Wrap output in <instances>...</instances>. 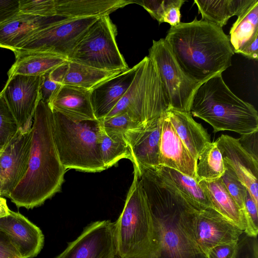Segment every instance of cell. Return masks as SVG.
Here are the masks:
<instances>
[{"instance_id":"obj_1","label":"cell","mask_w":258,"mask_h":258,"mask_svg":"<svg viewBox=\"0 0 258 258\" xmlns=\"http://www.w3.org/2000/svg\"><path fill=\"white\" fill-rule=\"evenodd\" d=\"M160 243L159 258H207L194 233L196 212L175 187L153 169L138 170Z\"/></svg>"},{"instance_id":"obj_2","label":"cell","mask_w":258,"mask_h":258,"mask_svg":"<svg viewBox=\"0 0 258 258\" xmlns=\"http://www.w3.org/2000/svg\"><path fill=\"white\" fill-rule=\"evenodd\" d=\"M32 143L27 172L9 198L18 208L42 205L60 191L67 170L57 153L53 132V112L40 100L33 118Z\"/></svg>"},{"instance_id":"obj_3","label":"cell","mask_w":258,"mask_h":258,"mask_svg":"<svg viewBox=\"0 0 258 258\" xmlns=\"http://www.w3.org/2000/svg\"><path fill=\"white\" fill-rule=\"evenodd\" d=\"M182 71L202 84L231 65L234 53L222 28L197 17L171 27L164 38Z\"/></svg>"},{"instance_id":"obj_4","label":"cell","mask_w":258,"mask_h":258,"mask_svg":"<svg viewBox=\"0 0 258 258\" xmlns=\"http://www.w3.org/2000/svg\"><path fill=\"white\" fill-rule=\"evenodd\" d=\"M190 112L209 124L216 133L229 131L241 136L258 131V113L254 107L233 93L222 73L202 83L196 91Z\"/></svg>"},{"instance_id":"obj_5","label":"cell","mask_w":258,"mask_h":258,"mask_svg":"<svg viewBox=\"0 0 258 258\" xmlns=\"http://www.w3.org/2000/svg\"><path fill=\"white\" fill-rule=\"evenodd\" d=\"M122 212L114 223L117 256L159 258L160 243L137 168Z\"/></svg>"},{"instance_id":"obj_6","label":"cell","mask_w":258,"mask_h":258,"mask_svg":"<svg viewBox=\"0 0 258 258\" xmlns=\"http://www.w3.org/2000/svg\"><path fill=\"white\" fill-rule=\"evenodd\" d=\"M52 112L54 140L64 168L86 172L106 169L100 151L101 121L75 120Z\"/></svg>"},{"instance_id":"obj_7","label":"cell","mask_w":258,"mask_h":258,"mask_svg":"<svg viewBox=\"0 0 258 258\" xmlns=\"http://www.w3.org/2000/svg\"><path fill=\"white\" fill-rule=\"evenodd\" d=\"M138 63V68L127 90L105 118L126 112L143 124L160 117L170 108L155 62L147 56Z\"/></svg>"},{"instance_id":"obj_8","label":"cell","mask_w":258,"mask_h":258,"mask_svg":"<svg viewBox=\"0 0 258 258\" xmlns=\"http://www.w3.org/2000/svg\"><path fill=\"white\" fill-rule=\"evenodd\" d=\"M117 31L109 15L98 19L90 27L68 60L108 71L128 69L116 42Z\"/></svg>"},{"instance_id":"obj_9","label":"cell","mask_w":258,"mask_h":258,"mask_svg":"<svg viewBox=\"0 0 258 258\" xmlns=\"http://www.w3.org/2000/svg\"><path fill=\"white\" fill-rule=\"evenodd\" d=\"M148 56L156 64L170 108L190 112L194 95L201 84L182 71L165 39L153 40Z\"/></svg>"},{"instance_id":"obj_10","label":"cell","mask_w":258,"mask_h":258,"mask_svg":"<svg viewBox=\"0 0 258 258\" xmlns=\"http://www.w3.org/2000/svg\"><path fill=\"white\" fill-rule=\"evenodd\" d=\"M98 18L70 19L57 23L37 33L15 51L45 52L68 60L78 42Z\"/></svg>"},{"instance_id":"obj_11","label":"cell","mask_w":258,"mask_h":258,"mask_svg":"<svg viewBox=\"0 0 258 258\" xmlns=\"http://www.w3.org/2000/svg\"><path fill=\"white\" fill-rule=\"evenodd\" d=\"M116 256L114 223L102 220L86 226L80 235L55 258H115Z\"/></svg>"},{"instance_id":"obj_12","label":"cell","mask_w":258,"mask_h":258,"mask_svg":"<svg viewBox=\"0 0 258 258\" xmlns=\"http://www.w3.org/2000/svg\"><path fill=\"white\" fill-rule=\"evenodd\" d=\"M41 77L15 75L8 79L2 90L4 99L22 131L31 128L35 109L41 100Z\"/></svg>"},{"instance_id":"obj_13","label":"cell","mask_w":258,"mask_h":258,"mask_svg":"<svg viewBox=\"0 0 258 258\" xmlns=\"http://www.w3.org/2000/svg\"><path fill=\"white\" fill-rule=\"evenodd\" d=\"M32 143V129L19 130L0 151V192L10 194L25 175Z\"/></svg>"},{"instance_id":"obj_14","label":"cell","mask_w":258,"mask_h":258,"mask_svg":"<svg viewBox=\"0 0 258 258\" xmlns=\"http://www.w3.org/2000/svg\"><path fill=\"white\" fill-rule=\"evenodd\" d=\"M192 224L198 247L206 256L216 246L237 242L244 232L210 207L196 212Z\"/></svg>"},{"instance_id":"obj_15","label":"cell","mask_w":258,"mask_h":258,"mask_svg":"<svg viewBox=\"0 0 258 258\" xmlns=\"http://www.w3.org/2000/svg\"><path fill=\"white\" fill-rule=\"evenodd\" d=\"M161 129V116L125 134L133 159L132 163L138 169H154L159 166Z\"/></svg>"},{"instance_id":"obj_16","label":"cell","mask_w":258,"mask_h":258,"mask_svg":"<svg viewBox=\"0 0 258 258\" xmlns=\"http://www.w3.org/2000/svg\"><path fill=\"white\" fill-rule=\"evenodd\" d=\"M215 142L224 163L232 169L258 205V160L242 147L237 139L222 135Z\"/></svg>"},{"instance_id":"obj_17","label":"cell","mask_w":258,"mask_h":258,"mask_svg":"<svg viewBox=\"0 0 258 258\" xmlns=\"http://www.w3.org/2000/svg\"><path fill=\"white\" fill-rule=\"evenodd\" d=\"M0 231L9 237L22 258L36 256L44 245L40 229L19 212L10 210L1 218Z\"/></svg>"},{"instance_id":"obj_18","label":"cell","mask_w":258,"mask_h":258,"mask_svg":"<svg viewBox=\"0 0 258 258\" xmlns=\"http://www.w3.org/2000/svg\"><path fill=\"white\" fill-rule=\"evenodd\" d=\"M64 17H40L19 12L0 24V47L15 51L37 33L70 19Z\"/></svg>"},{"instance_id":"obj_19","label":"cell","mask_w":258,"mask_h":258,"mask_svg":"<svg viewBox=\"0 0 258 258\" xmlns=\"http://www.w3.org/2000/svg\"><path fill=\"white\" fill-rule=\"evenodd\" d=\"M159 166L175 169L196 179L197 162L178 136L166 111L161 115Z\"/></svg>"},{"instance_id":"obj_20","label":"cell","mask_w":258,"mask_h":258,"mask_svg":"<svg viewBox=\"0 0 258 258\" xmlns=\"http://www.w3.org/2000/svg\"><path fill=\"white\" fill-rule=\"evenodd\" d=\"M138 67L137 63L90 90L91 105L97 120L104 118L120 100L131 85Z\"/></svg>"},{"instance_id":"obj_21","label":"cell","mask_w":258,"mask_h":258,"mask_svg":"<svg viewBox=\"0 0 258 258\" xmlns=\"http://www.w3.org/2000/svg\"><path fill=\"white\" fill-rule=\"evenodd\" d=\"M53 111L75 120L97 119L91 105L90 91L62 85L48 103Z\"/></svg>"},{"instance_id":"obj_22","label":"cell","mask_w":258,"mask_h":258,"mask_svg":"<svg viewBox=\"0 0 258 258\" xmlns=\"http://www.w3.org/2000/svg\"><path fill=\"white\" fill-rule=\"evenodd\" d=\"M166 113L178 136L197 163L205 147L211 142L209 134L194 119L190 112L170 108Z\"/></svg>"},{"instance_id":"obj_23","label":"cell","mask_w":258,"mask_h":258,"mask_svg":"<svg viewBox=\"0 0 258 258\" xmlns=\"http://www.w3.org/2000/svg\"><path fill=\"white\" fill-rule=\"evenodd\" d=\"M56 16L71 19L100 17L126 5L132 0H54Z\"/></svg>"},{"instance_id":"obj_24","label":"cell","mask_w":258,"mask_h":258,"mask_svg":"<svg viewBox=\"0 0 258 258\" xmlns=\"http://www.w3.org/2000/svg\"><path fill=\"white\" fill-rule=\"evenodd\" d=\"M13 52L15 61L8 72V79L18 75L41 76L68 61L45 52L16 50Z\"/></svg>"},{"instance_id":"obj_25","label":"cell","mask_w":258,"mask_h":258,"mask_svg":"<svg viewBox=\"0 0 258 258\" xmlns=\"http://www.w3.org/2000/svg\"><path fill=\"white\" fill-rule=\"evenodd\" d=\"M229 39L234 53L238 54L258 43V0H252L238 16L230 29Z\"/></svg>"},{"instance_id":"obj_26","label":"cell","mask_w":258,"mask_h":258,"mask_svg":"<svg viewBox=\"0 0 258 258\" xmlns=\"http://www.w3.org/2000/svg\"><path fill=\"white\" fill-rule=\"evenodd\" d=\"M199 183L208 197L211 208L244 231L243 213L221 179L212 181H201Z\"/></svg>"},{"instance_id":"obj_27","label":"cell","mask_w":258,"mask_h":258,"mask_svg":"<svg viewBox=\"0 0 258 258\" xmlns=\"http://www.w3.org/2000/svg\"><path fill=\"white\" fill-rule=\"evenodd\" d=\"M154 169L169 181L196 210L211 208L208 197L196 179L175 169L160 165Z\"/></svg>"},{"instance_id":"obj_28","label":"cell","mask_w":258,"mask_h":258,"mask_svg":"<svg viewBox=\"0 0 258 258\" xmlns=\"http://www.w3.org/2000/svg\"><path fill=\"white\" fill-rule=\"evenodd\" d=\"M252 0H195L201 20L222 28L234 16H239Z\"/></svg>"},{"instance_id":"obj_29","label":"cell","mask_w":258,"mask_h":258,"mask_svg":"<svg viewBox=\"0 0 258 258\" xmlns=\"http://www.w3.org/2000/svg\"><path fill=\"white\" fill-rule=\"evenodd\" d=\"M122 72L101 70L68 60L62 85L90 91L101 82Z\"/></svg>"},{"instance_id":"obj_30","label":"cell","mask_w":258,"mask_h":258,"mask_svg":"<svg viewBox=\"0 0 258 258\" xmlns=\"http://www.w3.org/2000/svg\"><path fill=\"white\" fill-rule=\"evenodd\" d=\"M226 170L221 153L215 141L208 143L198 157L196 180L212 181L220 179Z\"/></svg>"},{"instance_id":"obj_31","label":"cell","mask_w":258,"mask_h":258,"mask_svg":"<svg viewBox=\"0 0 258 258\" xmlns=\"http://www.w3.org/2000/svg\"><path fill=\"white\" fill-rule=\"evenodd\" d=\"M100 146L102 159L106 169L111 167L123 158L133 162L131 152L124 135L107 134L101 126Z\"/></svg>"},{"instance_id":"obj_32","label":"cell","mask_w":258,"mask_h":258,"mask_svg":"<svg viewBox=\"0 0 258 258\" xmlns=\"http://www.w3.org/2000/svg\"><path fill=\"white\" fill-rule=\"evenodd\" d=\"M20 130L7 105L3 92H0V151Z\"/></svg>"},{"instance_id":"obj_33","label":"cell","mask_w":258,"mask_h":258,"mask_svg":"<svg viewBox=\"0 0 258 258\" xmlns=\"http://www.w3.org/2000/svg\"><path fill=\"white\" fill-rule=\"evenodd\" d=\"M100 121L106 133L124 136L128 131L137 128L142 124L134 119L126 112H121Z\"/></svg>"},{"instance_id":"obj_34","label":"cell","mask_w":258,"mask_h":258,"mask_svg":"<svg viewBox=\"0 0 258 258\" xmlns=\"http://www.w3.org/2000/svg\"><path fill=\"white\" fill-rule=\"evenodd\" d=\"M225 166L226 170L220 179L243 213L244 200L248 190L232 169L225 164Z\"/></svg>"},{"instance_id":"obj_35","label":"cell","mask_w":258,"mask_h":258,"mask_svg":"<svg viewBox=\"0 0 258 258\" xmlns=\"http://www.w3.org/2000/svg\"><path fill=\"white\" fill-rule=\"evenodd\" d=\"M258 205L247 190L244 200L243 215L245 220L244 232L250 236H257L258 234Z\"/></svg>"},{"instance_id":"obj_36","label":"cell","mask_w":258,"mask_h":258,"mask_svg":"<svg viewBox=\"0 0 258 258\" xmlns=\"http://www.w3.org/2000/svg\"><path fill=\"white\" fill-rule=\"evenodd\" d=\"M237 258H258L257 236H250L243 232L237 242Z\"/></svg>"},{"instance_id":"obj_37","label":"cell","mask_w":258,"mask_h":258,"mask_svg":"<svg viewBox=\"0 0 258 258\" xmlns=\"http://www.w3.org/2000/svg\"><path fill=\"white\" fill-rule=\"evenodd\" d=\"M185 2L184 0H165V10L163 23L174 27L180 23V8Z\"/></svg>"},{"instance_id":"obj_38","label":"cell","mask_w":258,"mask_h":258,"mask_svg":"<svg viewBox=\"0 0 258 258\" xmlns=\"http://www.w3.org/2000/svg\"><path fill=\"white\" fill-rule=\"evenodd\" d=\"M49 72L41 76L40 84L41 100L47 103H48L53 95L62 85L52 79L50 77Z\"/></svg>"},{"instance_id":"obj_39","label":"cell","mask_w":258,"mask_h":258,"mask_svg":"<svg viewBox=\"0 0 258 258\" xmlns=\"http://www.w3.org/2000/svg\"><path fill=\"white\" fill-rule=\"evenodd\" d=\"M143 7L151 16L158 21L159 23H163V18L165 10V0H142L133 1Z\"/></svg>"},{"instance_id":"obj_40","label":"cell","mask_w":258,"mask_h":258,"mask_svg":"<svg viewBox=\"0 0 258 258\" xmlns=\"http://www.w3.org/2000/svg\"><path fill=\"white\" fill-rule=\"evenodd\" d=\"M237 242L219 245L213 247L206 255L207 258H237Z\"/></svg>"},{"instance_id":"obj_41","label":"cell","mask_w":258,"mask_h":258,"mask_svg":"<svg viewBox=\"0 0 258 258\" xmlns=\"http://www.w3.org/2000/svg\"><path fill=\"white\" fill-rule=\"evenodd\" d=\"M19 12V0H0V24Z\"/></svg>"},{"instance_id":"obj_42","label":"cell","mask_w":258,"mask_h":258,"mask_svg":"<svg viewBox=\"0 0 258 258\" xmlns=\"http://www.w3.org/2000/svg\"><path fill=\"white\" fill-rule=\"evenodd\" d=\"M0 258H22L9 237L0 231Z\"/></svg>"},{"instance_id":"obj_43","label":"cell","mask_w":258,"mask_h":258,"mask_svg":"<svg viewBox=\"0 0 258 258\" xmlns=\"http://www.w3.org/2000/svg\"><path fill=\"white\" fill-rule=\"evenodd\" d=\"M257 132L258 131L242 135L239 139H237L242 147L257 160H258Z\"/></svg>"},{"instance_id":"obj_44","label":"cell","mask_w":258,"mask_h":258,"mask_svg":"<svg viewBox=\"0 0 258 258\" xmlns=\"http://www.w3.org/2000/svg\"><path fill=\"white\" fill-rule=\"evenodd\" d=\"M10 210L6 199L0 197V218L8 215Z\"/></svg>"},{"instance_id":"obj_45","label":"cell","mask_w":258,"mask_h":258,"mask_svg":"<svg viewBox=\"0 0 258 258\" xmlns=\"http://www.w3.org/2000/svg\"><path fill=\"white\" fill-rule=\"evenodd\" d=\"M115 258H120V257H118V256H116Z\"/></svg>"},{"instance_id":"obj_46","label":"cell","mask_w":258,"mask_h":258,"mask_svg":"<svg viewBox=\"0 0 258 258\" xmlns=\"http://www.w3.org/2000/svg\"><path fill=\"white\" fill-rule=\"evenodd\" d=\"M0 197H1V192H0Z\"/></svg>"}]
</instances>
